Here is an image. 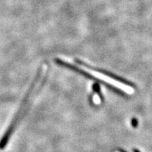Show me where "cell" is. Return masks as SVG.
Listing matches in <instances>:
<instances>
[{
	"label": "cell",
	"instance_id": "obj_3",
	"mask_svg": "<svg viewBox=\"0 0 152 152\" xmlns=\"http://www.w3.org/2000/svg\"><path fill=\"white\" fill-rule=\"evenodd\" d=\"M132 123L133 127H136L137 125V119H135V118L132 119Z\"/></svg>",
	"mask_w": 152,
	"mask_h": 152
},
{
	"label": "cell",
	"instance_id": "obj_1",
	"mask_svg": "<svg viewBox=\"0 0 152 152\" xmlns=\"http://www.w3.org/2000/svg\"><path fill=\"white\" fill-rule=\"evenodd\" d=\"M41 71H42V69L40 70V71H39V73H38L37 77H36L35 81L34 82V83L33 84V85H32L31 87H30V90H29V92L28 93L27 96H26V97L25 98L23 104L21 108H20V109L19 110V111L18 112V113H17L16 116L15 117L14 120V121H13L12 123H11L10 126H9V128H8V130H7V132H6V133L4 134V135L3 137L1 138V141H0V149H3L4 148L6 147V145H7V143H8V142H9V138H10L11 134H12L13 132H14V129H15V128H16V124H17V123H18V122L19 121V119H20V115H21L22 113L24 111V108H25L24 106H26V104H27V102H28V100L29 99L30 94H31L32 92H33V88L35 86L36 83H37V82L38 79H39V77H40Z\"/></svg>",
	"mask_w": 152,
	"mask_h": 152
},
{
	"label": "cell",
	"instance_id": "obj_2",
	"mask_svg": "<svg viewBox=\"0 0 152 152\" xmlns=\"http://www.w3.org/2000/svg\"><path fill=\"white\" fill-rule=\"evenodd\" d=\"M93 99H94V104H99L101 103V97H100L99 95L98 94V93H96V94H95L94 96V98H93Z\"/></svg>",
	"mask_w": 152,
	"mask_h": 152
}]
</instances>
